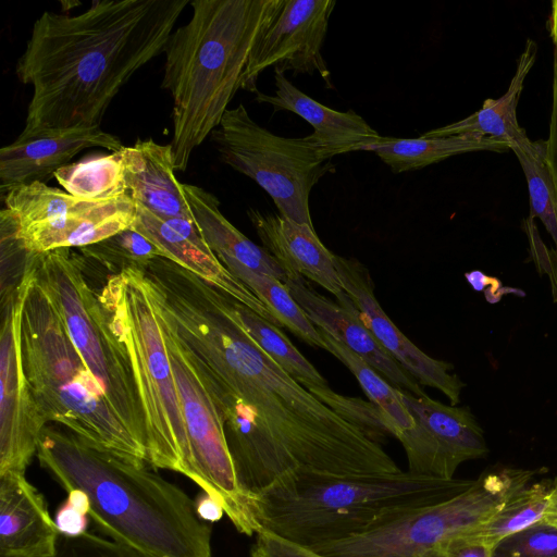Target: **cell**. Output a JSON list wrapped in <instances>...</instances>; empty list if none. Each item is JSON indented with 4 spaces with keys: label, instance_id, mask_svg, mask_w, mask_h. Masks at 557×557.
Returning a JSON list of instances; mask_svg holds the SVG:
<instances>
[{
    "label": "cell",
    "instance_id": "cb8c5ba5",
    "mask_svg": "<svg viewBox=\"0 0 557 557\" xmlns=\"http://www.w3.org/2000/svg\"><path fill=\"white\" fill-rule=\"evenodd\" d=\"M184 196L205 240L226 268L238 264L285 283L288 275L263 248L238 231L221 212L219 199L201 187L182 183Z\"/></svg>",
    "mask_w": 557,
    "mask_h": 557
},
{
    "label": "cell",
    "instance_id": "9c48e42d",
    "mask_svg": "<svg viewBox=\"0 0 557 557\" xmlns=\"http://www.w3.org/2000/svg\"><path fill=\"white\" fill-rule=\"evenodd\" d=\"M533 475L532 470L509 468L485 473L451 498L311 549L325 557H419L435 544L486 522Z\"/></svg>",
    "mask_w": 557,
    "mask_h": 557
},
{
    "label": "cell",
    "instance_id": "1f68e13d",
    "mask_svg": "<svg viewBox=\"0 0 557 557\" xmlns=\"http://www.w3.org/2000/svg\"><path fill=\"white\" fill-rule=\"evenodd\" d=\"M510 150L517 156L527 180L530 215L541 220L557 250V191L547 162L546 141L528 137Z\"/></svg>",
    "mask_w": 557,
    "mask_h": 557
},
{
    "label": "cell",
    "instance_id": "8992f818",
    "mask_svg": "<svg viewBox=\"0 0 557 557\" xmlns=\"http://www.w3.org/2000/svg\"><path fill=\"white\" fill-rule=\"evenodd\" d=\"M98 298L134 379L147 463L195 482L190 443L152 281L140 267L126 264L108 277Z\"/></svg>",
    "mask_w": 557,
    "mask_h": 557
},
{
    "label": "cell",
    "instance_id": "8fae6325",
    "mask_svg": "<svg viewBox=\"0 0 557 557\" xmlns=\"http://www.w3.org/2000/svg\"><path fill=\"white\" fill-rule=\"evenodd\" d=\"M157 301L190 443L195 483L223 508L238 532L249 536L256 534L250 497L238 482L223 417L210 381L199 358L163 310L158 294Z\"/></svg>",
    "mask_w": 557,
    "mask_h": 557
},
{
    "label": "cell",
    "instance_id": "8d00e7d4",
    "mask_svg": "<svg viewBox=\"0 0 557 557\" xmlns=\"http://www.w3.org/2000/svg\"><path fill=\"white\" fill-rule=\"evenodd\" d=\"M494 545L467 533L444 540L419 557H492Z\"/></svg>",
    "mask_w": 557,
    "mask_h": 557
},
{
    "label": "cell",
    "instance_id": "d6986e66",
    "mask_svg": "<svg viewBox=\"0 0 557 557\" xmlns=\"http://www.w3.org/2000/svg\"><path fill=\"white\" fill-rule=\"evenodd\" d=\"M284 284L318 329L361 357L395 387L404 388L417 396L425 395L420 384L375 339L346 292L335 302L315 292L300 275L288 276Z\"/></svg>",
    "mask_w": 557,
    "mask_h": 557
},
{
    "label": "cell",
    "instance_id": "60d3db41",
    "mask_svg": "<svg viewBox=\"0 0 557 557\" xmlns=\"http://www.w3.org/2000/svg\"><path fill=\"white\" fill-rule=\"evenodd\" d=\"M198 517L206 522H216L223 515V508L205 492L195 500Z\"/></svg>",
    "mask_w": 557,
    "mask_h": 557
},
{
    "label": "cell",
    "instance_id": "b9f144b4",
    "mask_svg": "<svg viewBox=\"0 0 557 557\" xmlns=\"http://www.w3.org/2000/svg\"><path fill=\"white\" fill-rule=\"evenodd\" d=\"M547 27L554 45V55L557 57V0H554L550 3Z\"/></svg>",
    "mask_w": 557,
    "mask_h": 557
},
{
    "label": "cell",
    "instance_id": "2e32d148",
    "mask_svg": "<svg viewBox=\"0 0 557 557\" xmlns=\"http://www.w3.org/2000/svg\"><path fill=\"white\" fill-rule=\"evenodd\" d=\"M334 261L343 289L384 350L420 385L441 391L453 406L458 405L465 383L450 373L453 364L428 356L399 331L376 300L371 275L363 264L337 255Z\"/></svg>",
    "mask_w": 557,
    "mask_h": 557
},
{
    "label": "cell",
    "instance_id": "ba28073f",
    "mask_svg": "<svg viewBox=\"0 0 557 557\" xmlns=\"http://www.w3.org/2000/svg\"><path fill=\"white\" fill-rule=\"evenodd\" d=\"M36 274L110 408L146 449L143 412L127 358L109 327L98 294L87 284L82 260L71 248L36 253Z\"/></svg>",
    "mask_w": 557,
    "mask_h": 557
},
{
    "label": "cell",
    "instance_id": "484cf974",
    "mask_svg": "<svg viewBox=\"0 0 557 557\" xmlns=\"http://www.w3.org/2000/svg\"><path fill=\"white\" fill-rule=\"evenodd\" d=\"M509 146L491 137L454 135L447 137H383L363 149L374 152L395 174L416 171L454 156L474 152H506Z\"/></svg>",
    "mask_w": 557,
    "mask_h": 557
},
{
    "label": "cell",
    "instance_id": "603a6c76",
    "mask_svg": "<svg viewBox=\"0 0 557 557\" xmlns=\"http://www.w3.org/2000/svg\"><path fill=\"white\" fill-rule=\"evenodd\" d=\"M121 151L125 186L137 205L163 218L195 221L174 173L170 144L138 139Z\"/></svg>",
    "mask_w": 557,
    "mask_h": 557
},
{
    "label": "cell",
    "instance_id": "f35d334b",
    "mask_svg": "<svg viewBox=\"0 0 557 557\" xmlns=\"http://www.w3.org/2000/svg\"><path fill=\"white\" fill-rule=\"evenodd\" d=\"M546 141V156L557 191V57L553 62L552 109Z\"/></svg>",
    "mask_w": 557,
    "mask_h": 557
},
{
    "label": "cell",
    "instance_id": "83f0119b",
    "mask_svg": "<svg viewBox=\"0 0 557 557\" xmlns=\"http://www.w3.org/2000/svg\"><path fill=\"white\" fill-rule=\"evenodd\" d=\"M557 503V479L527 485L486 522L467 532L495 545L502 539L541 522Z\"/></svg>",
    "mask_w": 557,
    "mask_h": 557
},
{
    "label": "cell",
    "instance_id": "44dd1931",
    "mask_svg": "<svg viewBox=\"0 0 557 557\" xmlns=\"http://www.w3.org/2000/svg\"><path fill=\"white\" fill-rule=\"evenodd\" d=\"M247 214L262 247L288 276L308 278L336 298L345 294L335 267V255L322 244L313 226L252 208Z\"/></svg>",
    "mask_w": 557,
    "mask_h": 557
},
{
    "label": "cell",
    "instance_id": "e0dca14e",
    "mask_svg": "<svg viewBox=\"0 0 557 557\" xmlns=\"http://www.w3.org/2000/svg\"><path fill=\"white\" fill-rule=\"evenodd\" d=\"M96 147L114 152L123 144L98 125L22 131L0 150V191L4 196L15 187L35 182L47 184L76 154Z\"/></svg>",
    "mask_w": 557,
    "mask_h": 557
},
{
    "label": "cell",
    "instance_id": "7c38bea8",
    "mask_svg": "<svg viewBox=\"0 0 557 557\" xmlns=\"http://www.w3.org/2000/svg\"><path fill=\"white\" fill-rule=\"evenodd\" d=\"M2 197L14 216L17 238L34 253L97 244L131 227L137 209L129 194L86 199L40 182Z\"/></svg>",
    "mask_w": 557,
    "mask_h": 557
},
{
    "label": "cell",
    "instance_id": "f1b7e54d",
    "mask_svg": "<svg viewBox=\"0 0 557 557\" xmlns=\"http://www.w3.org/2000/svg\"><path fill=\"white\" fill-rule=\"evenodd\" d=\"M319 331L327 351L350 370L371 403L379 408L387 432L395 435L398 431L411 429L413 420L400 397L399 388L387 383L371 364L344 344L323 330Z\"/></svg>",
    "mask_w": 557,
    "mask_h": 557
},
{
    "label": "cell",
    "instance_id": "3957f363",
    "mask_svg": "<svg viewBox=\"0 0 557 557\" xmlns=\"http://www.w3.org/2000/svg\"><path fill=\"white\" fill-rule=\"evenodd\" d=\"M37 457L67 492L84 491L90 519L138 557H211V527L177 485L98 449L57 425H46Z\"/></svg>",
    "mask_w": 557,
    "mask_h": 557
},
{
    "label": "cell",
    "instance_id": "5bb4252c",
    "mask_svg": "<svg viewBox=\"0 0 557 557\" xmlns=\"http://www.w3.org/2000/svg\"><path fill=\"white\" fill-rule=\"evenodd\" d=\"M399 393L413 420L411 429L394 435L405 449L408 472L450 480L462 462L486 455L483 430L468 407L444 405L404 388Z\"/></svg>",
    "mask_w": 557,
    "mask_h": 557
},
{
    "label": "cell",
    "instance_id": "d590c367",
    "mask_svg": "<svg viewBox=\"0 0 557 557\" xmlns=\"http://www.w3.org/2000/svg\"><path fill=\"white\" fill-rule=\"evenodd\" d=\"M534 219L532 215L523 219L522 230L528 237L531 259L541 275H548L553 299L557 302V250L544 244Z\"/></svg>",
    "mask_w": 557,
    "mask_h": 557
},
{
    "label": "cell",
    "instance_id": "7bdbcfd3",
    "mask_svg": "<svg viewBox=\"0 0 557 557\" xmlns=\"http://www.w3.org/2000/svg\"><path fill=\"white\" fill-rule=\"evenodd\" d=\"M542 522L557 528V503L553 510L542 520Z\"/></svg>",
    "mask_w": 557,
    "mask_h": 557
},
{
    "label": "cell",
    "instance_id": "4dcf8cb0",
    "mask_svg": "<svg viewBox=\"0 0 557 557\" xmlns=\"http://www.w3.org/2000/svg\"><path fill=\"white\" fill-rule=\"evenodd\" d=\"M122 149V148H121ZM94 154L59 169L54 177L64 190L86 199H110L127 193L122 151Z\"/></svg>",
    "mask_w": 557,
    "mask_h": 557
},
{
    "label": "cell",
    "instance_id": "7402d4cb",
    "mask_svg": "<svg viewBox=\"0 0 557 557\" xmlns=\"http://www.w3.org/2000/svg\"><path fill=\"white\" fill-rule=\"evenodd\" d=\"M274 95L257 91L256 101L268 103L275 111H290L302 117L312 126V136L330 159L363 150L382 138L358 113L352 110L336 111L313 100L293 85L278 69H274Z\"/></svg>",
    "mask_w": 557,
    "mask_h": 557
},
{
    "label": "cell",
    "instance_id": "7a4b0ae2",
    "mask_svg": "<svg viewBox=\"0 0 557 557\" xmlns=\"http://www.w3.org/2000/svg\"><path fill=\"white\" fill-rule=\"evenodd\" d=\"M189 0H102L81 14L44 12L16 74L33 94L23 131L100 126L122 87L164 51Z\"/></svg>",
    "mask_w": 557,
    "mask_h": 557
},
{
    "label": "cell",
    "instance_id": "30bf717a",
    "mask_svg": "<svg viewBox=\"0 0 557 557\" xmlns=\"http://www.w3.org/2000/svg\"><path fill=\"white\" fill-rule=\"evenodd\" d=\"M210 136L221 161L261 186L281 215L313 226L310 193L335 168L312 134L275 135L253 121L240 103L226 110Z\"/></svg>",
    "mask_w": 557,
    "mask_h": 557
},
{
    "label": "cell",
    "instance_id": "5b68a950",
    "mask_svg": "<svg viewBox=\"0 0 557 557\" xmlns=\"http://www.w3.org/2000/svg\"><path fill=\"white\" fill-rule=\"evenodd\" d=\"M475 480L399 472L336 476L297 471L250 496L256 534L268 532L313 548L354 536L469 488Z\"/></svg>",
    "mask_w": 557,
    "mask_h": 557
},
{
    "label": "cell",
    "instance_id": "52a82bcc",
    "mask_svg": "<svg viewBox=\"0 0 557 557\" xmlns=\"http://www.w3.org/2000/svg\"><path fill=\"white\" fill-rule=\"evenodd\" d=\"M22 356L47 422L62 426L98 449L147 463L146 449L110 408L100 383L79 357L36 272L22 315Z\"/></svg>",
    "mask_w": 557,
    "mask_h": 557
},
{
    "label": "cell",
    "instance_id": "e575fe53",
    "mask_svg": "<svg viewBox=\"0 0 557 557\" xmlns=\"http://www.w3.org/2000/svg\"><path fill=\"white\" fill-rule=\"evenodd\" d=\"M53 557H138L112 540L86 532L78 536L61 534Z\"/></svg>",
    "mask_w": 557,
    "mask_h": 557
},
{
    "label": "cell",
    "instance_id": "ac0fdd59",
    "mask_svg": "<svg viewBox=\"0 0 557 557\" xmlns=\"http://www.w3.org/2000/svg\"><path fill=\"white\" fill-rule=\"evenodd\" d=\"M131 226L150 240L164 258L196 274L280 327L264 302L216 258L195 221L160 216L137 205Z\"/></svg>",
    "mask_w": 557,
    "mask_h": 557
},
{
    "label": "cell",
    "instance_id": "f546056e",
    "mask_svg": "<svg viewBox=\"0 0 557 557\" xmlns=\"http://www.w3.org/2000/svg\"><path fill=\"white\" fill-rule=\"evenodd\" d=\"M226 269L264 302L280 326L288 329L310 346L327 350L319 329L309 320L283 282L238 264H230Z\"/></svg>",
    "mask_w": 557,
    "mask_h": 557
},
{
    "label": "cell",
    "instance_id": "ffe728a7",
    "mask_svg": "<svg viewBox=\"0 0 557 557\" xmlns=\"http://www.w3.org/2000/svg\"><path fill=\"white\" fill-rule=\"evenodd\" d=\"M61 533L23 472L0 474V557H53Z\"/></svg>",
    "mask_w": 557,
    "mask_h": 557
},
{
    "label": "cell",
    "instance_id": "4316f807",
    "mask_svg": "<svg viewBox=\"0 0 557 557\" xmlns=\"http://www.w3.org/2000/svg\"><path fill=\"white\" fill-rule=\"evenodd\" d=\"M227 301L234 318L245 332L283 370L307 389L329 386L327 381L292 344L278 326L230 296H227Z\"/></svg>",
    "mask_w": 557,
    "mask_h": 557
},
{
    "label": "cell",
    "instance_id": "836d02e7",
    "mask_svg": "<svg viewBox=\"0 0 557 557\" xmlns=\"http://www.w3.org/2000/svg\"><path fill=\"white\" fill-rule=\"evenodd\" d=\"M492 557H557V528L537 522L502 539Z\"/></svg>",
    "mask_w": 557,
    "mask_h": 557
},
{
    "label": "cell",
    "instance_id": "ab89813d",
    "mask_svg": "<svg viewBox=\"0 0 557 557\" xmlns=\"http://www.w3.org/2000/svg\"><path fill=\"white\" fill-rule=\"evenodd\" d=\"M87 513L71 505L66 499L59 507L55 515V523L61 534L78 536L87 532Z\"/></svg>",
    "mask_w": 557,
    "mask_h": 557
},
{
    "label": "cell",
    "instance_id": "9a60e30c",
    "mask_svg": "<svg viewBox=\"0 0 557 557\" xmlns=\"http://www.w3.org/2000/svg\"><path fill=\"white\" fill-rule=\"evenodd\" d=\"M335 5L334 0H284L250 54L242 89L256 94L259 75L270 66L294 75L318 72L332 87L321 49Z\"/></svg>",
    "mask_w": 557,
    "mask_h": 557
},
{
    "label": "cell",
    "instance_id": "d6a6232c",
    "mask_svg": "<svg viewBox=\"0 0 557 557\" xmlns=\"http://www.w3.org/2000/svg\"><path fill=\"white\" fill-rule=\"evenodd\" d=\"M89 257L121 264H141L157 257H164L150 240L128 227L97 244L82 248Z\"/></svg>",
    "mask_w": 557,
    "mask_h": 557
},
{
    "label": "cell",
    "instance_id": "74e56055",
    "mask_svg": "<svg viewBox=\"0 0 557 557\" xmlns=\"http://www.w3.org/2000/svg\"><path fill=\"white\" fill-rule=\"evenodd\" d=\"M251 557H325L311 548L286 541L268 532L256 534Z\"/></svg>",
    "mask_w": 557,
    "mask_h": 557
},
{
    "label": "cell",
    "instance_id": "4fadbf2b",
    "mask_svg": "<svg viewBox=\"0 0 557 557\" xmlns=\"http://www.w3.org/2000/svg\"><path fill=\"white\" fill-rule=\"evenodd\" d=\"M36 272L28 252L20 277L1 288L0 332V474L23 472L37 454L47 421L27 379L22 356V315Z\"/></svg>",
    "mask_w": 557,
    "mask_h": 557
},
{
    "label": "cell",
    "instance_id": "d4e9b609",
    "mask_svg": "<svg viewBox=\"0 0 557 557\" xmlns=\"http://www.w3.org/2000/svg\"><path fill=\"white\" fill-rule=\"evenodd\" d=\"M537 54L534 40L527 39L525 46L517 61L516 72L507 91L497 99H486L482 108L469 116L433 128L422 134V137H447L454 135H476L491 137L506 143L509 149L528 138L525 131L517 120V107L523 89L524 81L533 67Z\"/></svg>",
    "mask_w": 557,
    "mask_h": 557
},
{
    "label": "cell",
    "instance_id": "277c9868",
    "mask_svg": "<svg viewBox=\"0 0 557 557\" xmlns=\"http://www.w3.org/2000/svg\"><path fill=\"white\" fill-rule=\"evenodd\" d=\"M284 0H193V14L164 48L161 87L173 99L175 171L220 125L242 88L250 54Z\"/></svg>",
    "mask_w": 557,
    "mask_h": 557
},
{
    "label": "cell",
    "instance_id": "6da1fadb",
    "mask_svg": "<svg viewBox=\"0 0 557 557\" xmlns=\"http://www.w3.org/2000/svg\"><path fill=\"white\" fill-rule=\"evenodd\" d=\"M146 273L210 382L255 410L295 472H401L371 433L320 400L252 341L234 318L226 294L164 257L151 260Z\"/></svg>",
    "mask_w": 557,
    "mask_h": 557
}]
</instances>
